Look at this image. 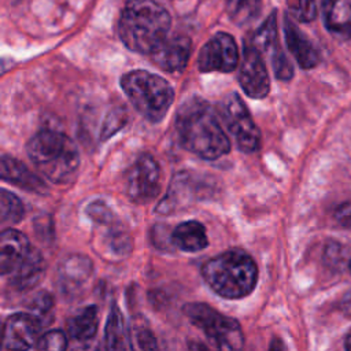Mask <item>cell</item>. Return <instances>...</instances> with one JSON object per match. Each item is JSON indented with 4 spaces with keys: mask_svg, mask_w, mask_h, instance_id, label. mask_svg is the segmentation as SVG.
<instances>
[{
    "mask_svg": "<svg viewBox=\"0 0 351 351\" xmlns=\"http://www.w3.org/2000/svg\"><path fill=\"white\" fill-rule=\"evenodd\" d=\"M176 134L180 145L199 158L214 160L230 149V141L211 107L192 97L177 111Z\"/></svg>",
    "mask_w": 351,
    "mask_h": 351,
    "instance_id": "cell-1",
    "label": "cell"
},
{
    "mask_svg": "<svg viewBox=\"0 0 351 351\" xmlns=\"http://www.w3.org/2000/svg\"><path fill=\"white\" fill-rule=\"evenodd\" d=\"M170 25V14L159 3L129 0L121 12L118 32L130 51L151 55L167 38Z\"/></svg>",
    "mask_w": 351,
    "mask_h": 351,
    "instance_id": "cell-2",
    "label": "cell"
},
{
    "mask_svg": "<svg viewBox=\"0 0 351 351\" xmlns=\"http://www.w3.org/2000/svg\"><path fill=\"white\" fill-rule=\"evenodd\" d=\"M27 156L36 169L53 184L70 182L80 166L74 141L62 132L40 130L26 145Z\"/></svg>",
    "mask_w": 351,
    "mask_h": 351,
    "instance_id": "cell-3",
    "label": "cell"
},
{
    "mask_svg": "<svg viewBox=\"0 0 351 351\" xmlns=\"http://www.w3.org/2000/svg\"><path fill=\"white\" fill-rule=\"evenodd\" d=\"M202 274L207 285L219 296L240 299L250 295L258 281L254 259L243 251H226L208 259Z\"/></svg>",
    "mask_w": 351,
    "mask_h": 351,
    "instance_id": "cell-4",
    "label": "cell"
},
{
    "mask_svg": "<svg viewBox=\"0 0 351 351\" xmlns=\"http://www.w3.org/2000/svg\"><path fill=\"white\" fill-rule=\"evenodd\" d=\"M121 86L132 106L151 122H159L174 99L171 85L147 70L126 73L121 78Z\"/></svg>",
    "mask_w": 351,
    "mask_h": 351,
    "instance_id": "cell-5",
    "label": "cell"
},
{
    "mask_svg": "<svg viewBox=\"0 0 351 351\" xmlns=\"http://www.w3.org/2000/svg\"><path fill=\"white\" fill-rule=\"evenodd\" d=\"M184 314L199 328L206 337L219 350H240L244 346V335L240 324L206 303H188Z\"/></svg>",
    "mask_w": 351,
    "mask_h": 351,
    "instance_id": "cell-6",
    "label": "cell"
},
{
    "mask_svg": "<svg viewBox=\"0 0 351 351\" xmlns=\"http://www.w3.org/2000/svg\"><path fill=\"white\" fill-rule=\"evenodd\" d=\"M160 167L148 154H141L125 176V191L129 200L137 204L152 202L160 191Z\"/></svg>",
    "mask_w": 351,
    "mask_h": 351,
    "instance_id": "cell-7",
    "label": "cell"
},
{
    "mask_svg": "<svg viewBox=\"0 0 351 351\" xmlns=\"http://www.w3.org/2000/svg\"><path fill=\"white\" fill-rule=\"evenodd\" d=\"M222 117L226 128L234 137L239 148L247 154L255 152L261 145V133L245 103L237 93L226 96L222 106Z\"/></svg>",
    "mask_w": 351,
    "mask_h": 351,
    "instance_id": "cell-8",
    "label": "cell"
},
{
    "mask_svg": "<svg viewBox=\"0 0 351 351\" xmlns=\"http://www.w3.org/2000/svg\"><path fill=\"white\" fill-rule=\"evenodd\" d=\"M239 48L228 33H217L200 49L197 67L202 73H230L237 67Z\"/></svg>",
    "mask_w": 351,
    "mask_h": 351,
    "instance_id": "cell-9",
    "label": "cell"
},
{
    "mask_svg": "<svg viewBox=\"0 0 351 351\" xmlns=\"http://www.w3.org/2000/svg\"><path fill=\"white\" fill-rule=\"evenodd\" d=\"M239 82L244 93L252 99H263L270 90V80L262 52L252 43L244 44Z\"/></svg>",
    "mask_w": 351,
    "mask_h": 351,
    "instance_id": "cell-10",
    "label": "cell"
},
{
    "mask_svg": "<svg viewBox=\"0 0 351 351\" xmlns=\"http://www.w3.org/2000/svg\"><path fill=\"white\" fill-rule=\"evenodd\" d=\"M40 321L30 313L10 315L3 326V350H29L37 346Z\"/></svg>",
    "mask_w": 351,
    "mask_h": 351,
    "instance_id": "cell-11",
    "label": "cell"
},
{
    "mask_svg": "<svg viewBox=\"0 0 351 351\" xmlns=\"http://www.w3.org/2000/svg\"><path fill=\"white\" fill-rule=\"evenodd\" d=\"M191 40L186 36L177 34L167 37L152 53V62L165 71H182L191 56Z\"/></svg>",
    "mask_w": 351,
    "mask_h": 351,
    "instance_id": "cell-12",
    "label": "cell"
},
{
    "mask_svg": "<svg viewBox=\"0 0 351 351\" xmlns=\"http://www.w3.org/2000/svg\"><path fill=\"white\" fill-rule=\"evenodd\" d=\"M32 252L27 237L14 229H4L0 237V273L10 276Z\"/></svg>",
    "mask_w": 351,
    "mask_h": 351,
    "instance_id": "cell-13",
    "label": "cell"
},
{
    "mask_svg": "<svg viewBox=\"0 0 351 351\" xmlns=\"http://www.w3.org/2000/svg\"><path fill=\"white\" fill-rule=\"evenodd\" d=\"M199 191L200 188H197V181H195L189 173L177 174L169 185L166 196L159 202L156 213L171 214L177 211L178 208L196 200L200 195Z\"/></svg>",
    "mask_w": 351,
    "mask_h": 351,
    "instance_id": "cell-14",
    "label": "cell"
},
{
    "mask_svg": "<svg viewBox=\"0 0 351 351\" xmlns=\"http://www.w3.org/2000/svg\"><path fill=\"white\" fill-rule=\"evenodd\" d=\"M284 33L287 47L302 69H313L319 63L317 48L288 15L284 18Z\"/></svg>",
    "mask_w": 351,
    "mask_h": 351,
    "instance_id": "cell-15",
    "label": "cell"
},
{
    "mask_svg": "<svg viewBox=\"0 0 351 351\" xmlns=\"http://www.w3.org/2000/svg\"><path fill=\"white\" fill-rule=\"evenodd\" d=\"M92 273V263L88 258L82 255H70L67 256L58 273V282L63 293L74 295L78 292L84 284L88 281Z\"/></svg>",
    "mask_w": 351,
    "mask_h": 351,
    "instance_id": "cell-16",
    "label": "cell"
},
{
    "mask_svg": "<svg viewBox=\"0 0 351 351\" xmlns=\"http://www.w3.org/2000/svg\"><path fill=\"white\" fill-rule=\"evenodd\" d=\"M324 23L333 36L351 37V0H321Z\"/></svg>",
    "mask_w": 351,
    "mask_h": 351,
    "instance_id": "cell-17",
    "label": "cell"
},
{
    "mask_svg": "<svg viewBox=\"0 0 351 351\" xmlns=\"http://www.w3.org/2000/svg\"><path fill=\"white\" fill-rule=\"evenodd\" d=\"M0 173L1 178L10 184H14L19 188H23L26 191L34 192V193H44L47 192L45 184L40 177L33 174L22 162H19L15 158H11L8 155L1 156V165H0Z\"/></svg>",
    "mask_w": 351,
    "mask_h": 351,
    "instance_id": "cell-18",
    "label": "cell"
},
{
    "mask_svg": "<svg viewBox=\"0 0 351 351\" xmlns=\"http://www.w3.org/2000/svg\"><path fill=\"white\" fill-rule=\"evenodd\" d=\"M173 244L186 252H197L208 245L204 226L197 221L181 222L171 232Z\"/></svg>",
    "mask_w": 351,
    "mask_h": 351,
    "instance_id": "cell-19",
    "label": "cell"
},
{
    "mask_svg": "<svg viewBox=\"0 0 351 351\" xmlns=\"http://www.w3.org/2000/svg\"><path fill=\"white\" fill-rule=\"evenodd\" d=\"M45 269L44 258L40 252L32 250L26 261L14 271L10 274V284L16 291H29L33 288L41 278Z\"/></svg>",
    "mask_w": 351,
    "mask_h": 351,
    "instance_id": "cell-20",
    "label": "cell"
},
{
    "mask_svg": "<svg viewBox=\"0 0 351 351\" xmlns=\"http://www.w3.org/2000/svg\"><path fill=\"white\" fill-rule=\"evenodd\" d=\"M99 326V311L96 306H86L73 314L67 322L66 329L71 339L77 341H88L95 337Z\"/></svg>",
    "mask_w": 351,
    "mask_h": 351,
    "instance_id": "cell-21",
    "label": "cell"
},
{
    "mask_svg": "<svg viewBox=\"0 0 351 351\" xmlns=\"http://www.w3.org/2000/svg\"><path fill=\"white\" fill-rule=\"evenodd\" d=\"M104 341L106 347L110 350H129L133 347L129 340V333L126 330L122 314L117 304L111 307V311L108 314L104 330Z\"/></svg>",
    "mask_w": 351,
    "mask_h": 351,
    "instance_id": "cell-22",
    "label": "cell"
},
{
    "mask_svg": "<svg viewBox=\"0 0 351 351\" xmlns=\"http://www.w3.org/2000/svg\"><path fill=\"white\" fill-rule=\"evenodd\" d=\"M251 43L258 47L261 52H266L270 58L281 49L277 38V18L276 12H271L261 27L254 33Z\"/></svg>",
    "mask_w": 351,
    "mask_h": 351,
    "instance_id": "cell-23",
    "label": "cell"
},
{
    "mask_svg": "<svg viewBox=\"0 0 351 351\" xmlns=\"http://www.w3.org/2000/svg\"><path fill=\"white\" fill-rule=\"evenodd\" d=\"M25 217V207L19 197L7 189L0 193V223L3 230L18 223Z\"/></svg>",
    "mask_w": 351,
    "mask_h": 351,
    "instance_id": "cell-24",
    "label": "cell"
},
{
    "mask_svg": "<svg viewBox=\"0 0 351 351\" xmlns=\"http://www.w3.org/2000/svg\"><path fill=\"white\" fill-rule=\"evenodd\" d=\"M262 0H226V12L236 25H245L258 16Z\"/></svg>",
    "mask_w": 351,
    "mask_h": 351,
    "instance_id": "cell-25",
    "label": "cell"
},
{
    "mask_svg": "<svg viewBox=\"0 0 351 351\" xmlns=\"http://www.w3.org/2000/svg\"><path fill=\"white\" fill-rule=\"evenodd\" d=\"M30 314L34 315L43 326H47L52 321V310H53V299L48 292H40L34 296L30 303Z\"/></svg>",
    "mask_w": 351,
    "mask_h": 351,
    "instance_id": "cell-26",
    "label": "cell"
},
{
    "mask_svg": "<svg viewBox=\"0 0 351 351\" xmlns=\"http://www.w3.org/2000/svg\"><path fill=\"white\" fill-rule=\"evenodd\" d=\"M291 15L299 22H311L317 16L315 0H287Z\"/></svg>",
    "mask_w": 351,
    "mask_h": 351,
    "instance_id": "cell-27",
    "label": "cell"
},
{
    "mask_svg": "<svg viewBox=\"0 0 351 351\" xmlns=\"http://www.w3.org/2000/svg\"><path fill=\"white\" fill-rule=\"evenodd\" d=\"M67 347V337L62 330H49L38 337L36 348L38 350H64Z\"/></svg>",
    "mask_w": 351,
    "mask_h": 351,
    "instance_id": "cell-28",
    "label": "cell"
},
{
    "mask_svg": "<svg viewBox=\"0 0 351 351\" xmlns=\"http://www.w3.org/2000/svg\"><path fill=\"white\" fill-rule=\"evenodd\" d=\"M270 60H271L274 74L278 80L288 81L292 78L293 67H292V63L289 62V59L287 58V55L282 52V49L278 51L276 55H273L270 58Z\"/></svg>",
    "mask_w": 351,
    "mask_h": 351,
    "instance_id": "cell-29",
    "label": "cell"
},
{
    "mask_svg": "<svg viewBox=\"0 0 351 351\" xmlns=\"http://www.w3.org/2000/svg\"><path fill=\"white\" fill-rule=\"evenodd\" d=\"M125 122H126V115L122 108L111 111L104 121V125L101 129V140H106L110 136H112L118 129H121L125 125Z\"/></svg>",
    "mask_w": 351,
    "mask_h": 351,
    "instance_id": "cell-30",
    "label": "cell"
},
{
    "mask_svg": "<svg viewBox=\"0 0 351 351\" xmlns=\"http://www.w3.org/2000/svg\"><path fill=\"white\" fill-rule=\"evenodd\" d=\"M86 214L92 218V221L96 225H104V223H107V222H110L115 218L111 208L107 204H104L103 202H99V200H96V202H93L88 206Z\"/></svg>",
    "mask_w": 351,
    "mask_h": 351,
    "instance_id": "cell-31",
    "label": "cell"
},
{
    "mask_svg": "<svg viewBox=\"0 0 351 351\" xmlns=\"http://www.w3.org/2000/svg\"><path fill=\"white\" fill-rule=\"evenodd\" d=\"M134 341L137 348H144V350H152L156 348V341L154 335L148 328L143 326H134Z\"/></svg>",
    "mask_w": 351,
    "mask_h": 351,
    "instance_id": "cell-32",
    "label": "cell"
},
{
    "mask_svg": "<svg viewBox=\"0 0 351 351\" xmlns=\"http://www.w3.org/2000/svg\"><path fill=\"white\" fill-rule=\"evenodd\" d=\"M335 219L344 228L351 229V202L341 203L335 210Z\"/></svg>",
    "mask_w": 351,
    "mask_h": 351,
    "instance_id": "cell-33",
    "label": "cell"
},
{
    "mask_svg": "<svg viewBox=\"0 0 351 351\" xmlns=\"http://www.w3.org/2000/svg\"><path fill=\"white\" fill-rule=\"evenodd\" d=\"M344 346H346V348H347V350H351V332L347 335L346 341H344Z\"/></svg>",
    "mask_w": 351,
    "mask_h": 351,
    "instance_id": "cell-34",
    "label": "cell"
},
{
    "mask_svg": "<svg viewBox=\"0 0 351 351\" xmlns=\"http://www.w3.org/2000/svg\"><path fill=\"white\" fill-rule=\"evenodd\" d=\"M350 269H351V263H350Z\"/></svg>",
    "mask_w": 351,
    "mask_h": 351,
    "instance_id": "cell-35",
    "label": "cell"
}]
</instances>
